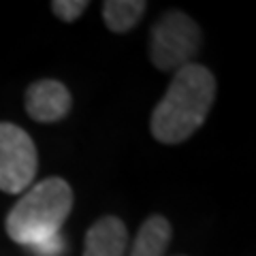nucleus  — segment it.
<instances>
[{
  "mask_svg": "<svg viewBox=\"0 0 256 256\" xmlns=\"http://www.w3.org/2000/svg\"><path fill=\"white\" fill-rule=\"evenodd\" d=\"M216 79L210 68L190 62L175 73L169 90L152 114V134L166 146L190 139L210 116Z\"/></svg>",
  "mask_w": 256,
  "mask_h": 256,
  "instance_id": "obj_1",
  "label": "nucleus"
},
{
  "mask_svg": "<svg viewBox=\"0 0 256 256\" xmlns=\"http://www.w3.org/2000/svg\"><path fill=\"white\" fill-rule=\"evenodd\" d=\"M73 210V188L60 178H47L28 190L6 216V233L20 246H32L60 233Z\"/></svg>",
  "mask_w": 256,
  "mask_h": 256,
  "instance_id": "obj_2",
  "label": "nucleus"
},
{
  "mask_svg": "<svg viewBox=\"0 0 256 256\" xmlns=\"http://www.w3.org/2000/svg\"><path fill=\"white\" fill-rule=\"evenodd\" d=\"M201 45V30L186 13L169 11L152 28L150 58L158 70H180L190 64Z\"/></svg>",
  "mask_w": 256,
  "mask_h": 256,
  "instance_id": "obj_3",
  "label": "nucleus"
},
{
  "mask_svg": "<svg viewBox=\"0 0 256 256\" xmlns=\"http://www.w3.org/2000/svg\"><path fill=\"white\" fill-rule=\"evenodd\" d=\"M36 146L24 128L0 122V190L22 194L36 178Z\"/></svg>",
  "mask_w": 256,
  "mask_h": 256,
  "instance_id": "obj_4",
  "label": "nucleus"
},
{
  "mask_svg": "<svg viewBox=\"0 0 256 256\" xmlns=\"http://www.w3.org/2000/svg\"><path fill=\"white\" fill-rule=\"evenodd\" d=\"M68 88L56 79H41L26 90V111L34 122L50 124L66 118L70 111Z\"/></svg>",
  "mask_w": 256,
  "mask_h": 256,
  "instance_id": "obj_5",
  "label": "nucleus"
},
{
  "mask_svg": "<svg viewBox=\"0 0 256 256\" xmlns=\"http://www.w3.org/2000/svg\"><path fill=\"white\" fill-rule=\"evenodd\" d=\"M128 246L126 224L116 216H105L86 233L84 256H124Z\"/></svg>",
  "mask_w": 256,
  "mask_h": 256,
  "instance_id": "obj_6",
  "label": "nucleus"
},
{
  "mask_svg": "<svg viewBox=\"0 0 256 256\" xmlns=\"http://www.w3.org/2000/svg\"><path fill=\"white\" fill-rule=\"evenodd\" d=\"M171 224L162 216H150L141 224L128 256H164L171 242Z\"/></svg>",
  "mask_w": 256,
  "mask_h": 256,
  "instance_id": "obj_7",
  "label": "nucleus"
},
{
  "mask_svg": "<svg viewBox=\"0 0 256 256\" xmlns=\"http://www.w3.org/2000/svg\"><path fill=\"white\" fill-rule=\"evenodd\" d=\"M146 6L143 0H107L102 4V18L111 32H128L141 22Z\"/></svg>",
  "mask_w": 256,
  "mask_h": 256,
  "instance_id": "obj_8",
  "label": "nucleus"
},
{
  "mask_svg": "<svg viewBox=\"0 0 256 256\" xmlns=\"http://www.w3.org/2000/svg\"><path fill=\"white\" fill-rule=\"evenodd\" d=\"M88 6H90L88 0H56V2L52 4V9L60 20L75 22L77 18H82V15L86 13Z\"/></svg>",
  "mask_w": 256,
  "mask_h": 256,
  "instance_id": "obj_9",
  "label": "nucleus"
},
{
  "mask_svg": "<svg viewBox=\"0 0 256 256\" xmlns=\"http://www.w3.org/2000/svg\"><path fill=\"white\" fill-rule=\"evenodd\" d=\"M64 237L62 233H56V235H50L41 239V242L28 246V250L34 254V256H60L64 252Z\"/></svg>",
  "mask_w": 256,
  "mask_h": 256,
  "instance_id": "obj_10",
  "label": "nucleus"
}]
</instances>
